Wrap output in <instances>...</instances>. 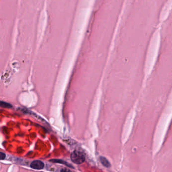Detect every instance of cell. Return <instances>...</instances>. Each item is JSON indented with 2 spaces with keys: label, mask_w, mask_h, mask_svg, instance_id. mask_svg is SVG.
<instances>
[{
  "label": "cell",
  "mask_w": 172,
  "mask_h": 172,
  "mask_svg": "<svg viewBox=\"0 0 172 172\" xmlns=\"http://www.w3.org/2000/svg\"><path fill=\"white\" fill-rule=\"evenodd\" d=\"M71 159L73 163L79 165L84 162L85 160V155L81 151L78 150H75L71 155Z\"/></svg>",
  "instance_id": "obj_1"
},
{
  "label": "cell",
  "mask_w": 172,
  "mask_h": 172,
  "mask_svg": "<svg viewBox=\"0 0 172 172\" xmlns=\"http://www.w3.org/2000/svg\"><path fill=\"white\" fill-rule=\"evenodd\" d=\"M30 166H31V168L34 169L41 170V169L44 168L45 165H44V163L42 162V161L36 160V161H33L32 163H31Z\"/></svg>",
  "instance_id": "obj_2"
},
{
  "label": "cell",
  "mask_w": 172,
  "mask_h": 172,
  "mask_svg": "<svg viewBox=\"0 0 172 172\" xmlns=\"http://www.w3.org/2000/svg\"><path fill=\"white\" fill-rule=\"evenodd\" d=\"M100 163L102 164L103 166H104L106 168H110L111 167V164L109 161L104 157H100Z\"/></svg>",
  "instance_id": "obj_3"
},
{
  "label": "cell",
  "mask_w": 172,
  "mask_h": 172,
  "mask_svg": "<svg viewBox=\"0 0 172 172\" xmlns=\"http://www.w3.org/2000/svg\"><path fill=\"white\" fill-rule=\"evenodd\" d=\"M50 161L52 162H53V163H60V164H63V165H65V166H68V167L73 168V166L71 165H70L67 162L63 161V160H61V159H52Z\"/></svg>",
  "instance_id": "obj_4"
},
{
  "label": "cell",
  "mask_w": 172,
  "mask_h": 172,
  "mask_svg": "<svg viewBox=\"0 0 172 172\" xmlns=\"http://www.w3.org/2000/svg\"><path fill=\"white\" fill-rule=\"evenodd\" d=\"M0 107L3 108H11L12 107V106L11 104H10L9 103L0 101Z\"/></svg>",
  "instance_id": "obj_5"
},
{
  "label": "cell",
  "mask_w": 172,
  "mask_h": 172,
  "mask_svg": "<svg viewBox=\"0 0 172 172\" xmlns=\"http://www.w3.org/2000/svg\"><path fill=\"white\" fill-rule=\"evenodd\" d=\"M6 157V155L2 152H0V160H4Z\"/></svg>",
  "instance_id": "obj_6"
},
{
  "label": "cell",
  "mask_w": 172,
  "mask_h": 172,
  "mask_svg": "<svg viewBox=\"0 0 172 172\" xmlns=\"http://www.w3.org/2000/svg\"><path fill=\"white\" fill-rule=\"evenodd\" d=\"M60 171H70V170H68V169H62V170H61Z\"/></svg>",
  "instance_id": "obj_7"
}]
</instances>
